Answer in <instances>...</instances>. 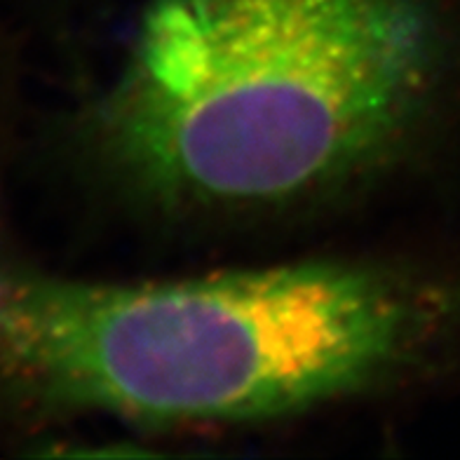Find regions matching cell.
<instances>
[{
    "instance_id": "6da1fadb",
    "label": "cell",
    "mask_w": 460,
    "mask_h": 460,
    "mask_svg": "<svg viewBox=\"0 0 460 460\" xmlns=\"http://www.w3.org/2000/svg\"><path fill=\"white\" fill-rule=\"evenodd\" d=\"M59 144L92 217L155 254L362 235L458 183L460 0H137Z\"/></svg>"
},
{
    "instance_id": "7a4b0ae2",
    "label": "cell",
    "mask_w": 460,
    "mask_h": 460,
    "mask_svg": "<svg viewBox=\"0 0 460 460\" xmlns=\"http://www.w3.org/2000/svg\"><path fill=\"white\" fill-rule=\"evenodd\" d=\"M460 394L444 217L164 273L0 252V406L128 435L266 432Z\"/></svg>"
}]
</instances>
